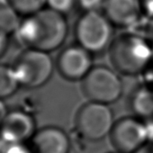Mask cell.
<instances>
[{
	"label": "cell",
	"instance_id": "obj_21",
	"mask_svg": "<svg viewBox=\"0 0 153 153\" xmlns=\"http://www.w3.org/2000/svg\"><path fill=\"white\" fill-rule=\"evenodd\" d=\"M143 16L148 21L153 20V0H140Z\"/></svg>",
	"mask_w": 153,
	"mask_h": 153
},
{
	"label": "cell",
	"instance_id": "obj_17",
	"mask_svg": "<svg viewBox=\"0 0 153 153\" xmlns=\"http://www.w3.org/2000/svg\"><path fill=\"white\" fill-rule=\"evenodd\" d=\"M105 0H78V7L82 12L102 11Z\"/></svg>",
	"mask_w": 153,
	"mask_h": 153
},
{
	"label": "cell",
	"instance_id": "obj_7",
	"mask_svg": "<svg viewBox=\"0 0 153 153\" xmlns=\"http://www.w3.org/2000/svg\"><path fill=\"white\" fill-rule=\"evenodd\" d=\"M109 138L119 153H135L149 141L147 123L137 116H126L115 121Z\"/></svg>",
	"mask_w": 153,
	"mask_h": 153
},
{
	"label": "cell",
	"instance_id": "obj_15",
	"mask_svg": "<svg viewBox=\"0 0 153 153\" xmlns=\"http://www.w3.org/2000/svg\"><path fill=\"white\" fill-rule=\"evenodd\" d=\"M21 17L35 14L46 7L47 0H7Z\"/></svg>",
	"mask_w": 153,
	"mask_h": 153
},
{
	"label": "cell",
	"instance_id": "obj_27",
	"mask_svg": "<svg viewBox=\"0 0 153 153\" xmlns=\"http://www.w3.org/2000/svg\"><path fill=\"white\" fill-rule=\"evenodd\" d=\"M112 153H119V152H117V151H115V152H112Z\"/></svg>",
	"mask_w": 153,
	"mask_h": 153
},
{
	"label": "cell",
	"instance_id": "obj_1",
	"mask_svg": "<svg viewBox=\"0 0 153 153\" xmlns=\"http://www.w3.org/2000/svg\"><path fill=\"white\" fill-rule=\"evenodd\" d=\"M68 30L66 16L45 7L35 14L23 17L15 34L26 49L50 53L64 44Z\"/></svg>",
	"mask_w": 153,
	"mask_h": 153
},
{
	"label": "cell",
	"instance_id": "obj_24",
	"mask_svg": "<svg viewBox=\"0 0 153 153\" xmlns=\"http://www.w3.org/2000/svg\"><path fill=\"white\" fill-rule=\"evenodd\" d=\"M135 153H153V142L149 141Z\"/></svg>",
	"mask_w": 153,
	"mask_h": 153
},
{
	"label": "cell",
	"instance_id": "obj_12",
	"mask_svg": "<svg viewBox=\"0 0 153 153\" xmlns=\"http://www.w3.org/2000/svg\"><path fill=\"white\" fill-rule=\"evenodd\" d=\"M131 107L135 116L147 121L153 120V90L141 85L132 94Z\"/></svg>",
	"mask_w": 153,
	"mask_h": 153
},
{
	"label": "cell",
	"instance_id": "obj_23",
	"mask_svg": "<svg viewBox=\"0 0 153 153\" xmlns=\"http://www.w3.org/2000/svg\"><path fill=\"white\" fill-rule=\"evenodd\" d=\"M148 23H149V25L146 27L144 36L147 38V40L149 41V42L150 43V45L153 49V20L148 21Z\"/></svg>",
	"mask_w": 153,
	"mask_h": 153
},
{
	"label": "cell",
	"instance_id": "obj_20",
	"mask_svg": "<svg viewBox=\"0 0 153 153\" xmlns=\"http://www.w3.org/2000/svg\"><path fill=\"white\" fill-rule=\"evenodd\" d=\"M140 76H142L143 78L142 85L153 90V59Z\"/></svg>",
	"mask_w": 153,
	"mask_h": 153
},
{
	"label": "cell",
	"instance_id": "obj_25",
	"mask_svg": "<svg viewBox=\"0 0 153 153\" xmlns=\"http://www.w3.org/2000/svg\"><path fill=\"white\" fill-rule=\"evenodd\" d=\"M7 114V111L5 104L3 102V99H0V125H1V123H3Z\"/></svg>",
	"mask_w": 153,
	"mask_h": 153
},
{
	"label": "cell",
	"instance_id": "obj_5",
	"mask_svg": "<svg viewBox=\"0 0 153 153\" xmlns=\"http://www.w3.org/2000/svg\"><path fill=\"white\" fill-rule=\"evenodd\" d=\"M54 67L50 53L33 49L22 52L13 66L21 88L28 89L39 88L48 83Z\"/></svg>",
	"mask_w": 153,
	"mask_h": 153
},
{
	"label": "cell",
	"instance_id": "obj_16",
	"mask_svg": "<svg viewBox=\"0 0 153 153\" xmlns=\"http://www.w3.org/2000/svg\"><path fill=\"white\" fill-rule=\"evenodd\" d=\"M78 7V0H47L46 7L67 16Z\"/></svg>",
	"mask_w": 153,
	"mask_h": 153
},
{
	"label": "cell",
	"instance_id": "obj_9",
	"mask_svg": "<svg viewBox=\"0 0 153 153\" xmlns=\"http://www.w3.org/2000/svg\"><path fill=\"white\" fill-rule=\"evenodd\" d=\"M36 131L33 115L16 109L7 112L0 125V140L7 144L26 143Z\"/></svg>",
	"mask_w": 153,
	"mask_h": 153
},
{
	"label": "cell",
	"instance_id": "obj_3",
	"mask_svg": "<svg viewBox=\"0 0 153 153\" xmlns=\"http://www.w3.org/2000/svg\"><path fill=\"white\" fill-rule=\"evenodd\" d=\"M113 24L102 11L84 12L74 26V36L78 43L93 55L108 51L114 36Z\"/></svg>",
	"mask_w": 153,
	"mask_h": 153
},
{
	"label": "cell",
	"instance_id": "obj_8",
	"mask_svg": "<svg viewBox=\"0 0 153 153\" xmlns=\"http://www.w3.org/2000/svg\"><path fill=\"white\" fill-rule=\"evenodd\" d=\"M93 67V54L78 43L63 49L56 60L59 75L71 82L82 81Z\"/></svg>",
	"mask_w": 153,
	"mask_h": 153
},
{
	"label": "cell",
	"instance_id": "obj_18",
	"mask_svg": "<svg viewBox=\"0 0 153 153\" xmlns=\"http://www.w3.org/2000/svg\"><path fill=\"white\" fill-rule=\"evenodd\" d=\"M34 98L31 96L23 97L20 101V105L18 107L19 110L26 112L32 115H34L35 112L37 111V103H34Z\"/></svg>",
	"mask_w": 153,
	"mask_h": 153
},
{
	"label": "cell",
	"instance_id": "obj_11",
	"mask_svg": "<svg viewBox=\"0 0 153 153\" xmlns=\"http://www.w3.org/2000/svg\"><path fill=\"white\" fill-rule=\"evenodd\" d=\"M28 145L33 153H69L71 140L61 128L47 126L37 130Z\"/></svg>",
	"mask_w": 153,
	"mask_h": 153
},
{
	"label": "cell",
	"instance_id": "obj_19",
	"mask_svg": "<svg viewBox=\"0 0 153 153\" xmlns=\"http://www.w3.org/2000/svg\"><path fill=\"white\" fill-rule=\"evenodd\" d=\"M3 153H33L29 145L26 143H5Z\"/></svg>",
	"mask_w": 153,
	"mask_h": 153
},
{
	"label": "cell",
	"instance_id": "obj_13",
	"mask_svg": "<svg viewBox=\"0 0 153 153\" xmlns=\"http://www.w3.org/2000/svg\"><path fill=\"white\" fill-rule=\"evenodd\" d=\"M20 17L7 0H0V33L14 34L20 25Z\"/></svg>",
	"mask_w": 153,
	"mask_h": 153
},
{
	"label": "cell",
	"instance_id": "obj_4",
	"mask_svg": "<svg viewBox=\"0 0 153 153\" xmlns=\"http://www.w3.org/2000/svg\"><path fill=\"white\" fill-rule=\"evenodd\" d=\"M81 87L89 101L108 105L117 102L123 92V83L119 73L104 65L94 66L81 81Z\"/></svg>",
	"mask_w": 153,
	"mask_h": 153
},
{
	"label": "cell",
	"instance_id": "obj_26",
	"mask_svg": "<svg viewBox=\"0 0 153 153\" xmlns=\"http://www.w3.org/2000/svg\"><path fill=\"white\" fill-rule=\"evenodd\" d=\"M4 147H5V142H3L1 140H0V153H3Z\"/></svg>",
	"mask_w": 153,
	"mask_h": 153
},
{
	"label": "cell",
	"instance_id": "obj_14",
	"mask_svg": "<svg viewBox=\"0 0 153 153\" xmlns=\"http://www.w3.org/2000/svg\"><path fill=\"white\" fill-rule=\"evenodd\" d=\"M21 88L13 66L0 64V99L14 96Z\"/></svg>",
	"mask_w": 153,
	"mask_h": 153
},
{
	"label": "cell",
	"instance_id": "obj_10",
	"mask_svg": "<svg viewBox=\"0 0 153 153\" xmlns=\"http://www.w3.org/2000/svg\"><path fill=\"white\" fill-rule=\"evenodd\" d=\"M102 12L119 28L133 27L144 17L140 0H105Z\"/></svg>",
	"mask_w": 153,
	"mask_h": 153
},
{
	"label": "cell",
	"instance_id": "obj_6",
	"mask_svg": "<svg viewBox=\"0 0 153 153\" xmlns=\"http://www.w3.org/2000/svg\"><path fill=\"white\" fill-rule=\"evenodd\" d=\"M115 121L108 105L89 101L76 114V129L87 140L98 141L110 135Z\"/></svg>",
	"mask_w": 153,
	"mask_h": 153
},
{
	"label": "cell",
	"instance_id": "obj_2",
	"mask_svg": "<svg viewBox=\"0 0 153 153\" xmlns=\"http://www.w3.org/2000/svg\"><path fill=\"white\" fill-rule=\"evenodd\" d=\"M107 51L113 68L124 76H140L153 59L150 43L144 35L136 33L114 37Z\"/></svg>",
	"mask_w": 153,
	"mask_h": 153
},
{
	"label": "cell",
	"instance_id": "obj_22",
	"mask_svg": "<svg viewBox=\"0 0 153 153\" xmlns=\"http://www.w3.org/2000/svg\"><path fill=\"white\" fill-rule=\"evenodd\" d=\"M8 41H9V35L0 33V58L4 55V53L7 49Z\"/></svg>",
	"mask_w": 153,
	"mask_h": 153
}]
</instances>
